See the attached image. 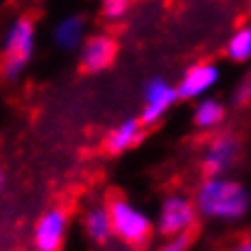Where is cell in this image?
I'll use <instances>...</instances> for the list:
<instances>
[{"mask_svg":"<svg viewBox=\"0 0 251 251\" xmlns=\"http://www.w3.org/2000/svg\"><path fill=\"white\" fill-rule=\"evenodd\" d=\"M193 205L202 217L234 222V220H242L249 212L251 195L247 185H242L239 180H232V178H225V176L205 178L200 183V188L195 190Z\"/></svg>","mask_w":251,"mask_h":251,"instance_id":"obj_1","label":"cell"},{"mask_svg":"<svg viewBox=\"0 0 251 251\" xmlns=\"http://www.w3.org/2000/svg\"><path fill=\"white\" fill-rule=\"evenodd\" d=\"M105 207H107V215H110L112 237H117L122 244L139 251L151 242V234H154L151 220L142 210H137L122 193L112 190L105 200Z\"/></svg>","mask_w":251,"mask_h":251,"instance_id":"obj_2","label":"cell"},{"mask_svg":"<svg viewBox=\"0 0 251 251\" xmlns=\"http://www.w3.org/2000/svg\"><path fill=\"white\" fill-rule=\"evenodd\" d=\"M34 20L32 17H17L2 39V56H0V74L5 81H17L22 71L27 69L32 54H34Z\"/></svg>","mask_w":251,"mask_h":251,"instance_id":"obj_3","label":"cell"},{"mask_svg":"<svg viewBox=\"0 0 251 251\" xmlns=\"http://www.w3.org/2000/svg\"><path fill=\"white\" fill-rule=\"evenodd\" d=\"M239 149L242 142L237 139V134L232 132H217L207 139L205 149H202V159H200V171L205 178H220L227 176L234 161L239 159Z\"/></svg>","mask_w":251,"mask_h":251,"instance_id":"obj_4","label":"cell"},{"mask_svg":"<svg viewBox=\"0 0 251 251\" xmlns=\"http://www.w3.org/2000/svg\"><path fill=\"white\" fill-rule=\"evenodd\" d=\"M195 225H198V210L193 200L180 193L168 195L159 212V234L166 239L178 234H190L195 232Z\"/></svg>","mask_w":251,"mask_h":251,"instance_id":"obj_5","label":"cell"},{"mask_svg":"<svg viewBox=\"0 0 251 251\" xmlns=\"http://www.w3.org/2000/svg\"><path fill=\"white\" fill-rule=\"evenodd\" d=\"M69 229V210L66 207H51L44 212L34 227V249L37 251H59L64 247Z\"/></svg>","mask_w":251,"mask_h":251,"instance_id":"obj_6","label":"cell"},{"mask_svg":"<svg viewBox=\"0 0 251 251\" xmlns=\"http://www.w3.org/2000/svg\"><path fill=\"white\" fill-rule=\"evenodd\" d=\"M178 100V93H176V85H171L164 78H154L149 81L147 90H144V107H142V115H139V122L144 127H151L156 125L168 110L171 105Z\"/></svg>","mask_w":251,"mask_h":251,"instance_id":"obj_7","label":"cell"},{"mask_svg":"<svg viewBox=\"0 0 251 251\" xmlns=\"http://www.w3.org/2000/svg\"><path fill=\"white\" fill-rule=\"evenodd\" d=\"M117 56V42L110 34L88 37L81 49V71L83 74H100L112 66Z\"/></svg>","mask_w":251,"mask_h":251,"instance_id":"obj_8","label":"cell"},{"mask_svg":"<svg viewBox=\"0 0 251 251\" xmlns=\"http://www.w3.org/2000/svg\"><path fill=\"white\" fill-rule=\"evenodd\" d=\"M217 78H220V69L215 64H207V61L195 64L183 74L180 83L176 85V93L183 100H195V98L205 95L212 85L217 83Z\"/></svg>","mask_w":251,"mask_h":251,"instance_id":"obj_9","label":"cell"},{"mask_svg":"<svg viewBox=\"0 0 251 251\" xmlns=\"http://www.w3.org/2000/svg\"><path fill=\"white\" fill-rule=\"evenodd\" d=\"M142 139H144V125L139 122V117H129V120H125L122 125H117L107 134L105 151L112 154V156H117V154H125V151L139 147Z\"/></svg>","mask_w":251,"mask_h":251,"instance_id":"obj_10","label":"cell"},{"mask_svg":"<svg viewBox=\"0 0 251 251\" xmlns=\"http://www.w3.org/2000/svg\"><path fill=\"white\" fill-rule=\"evenodd\" d=\"M83 225H85L88 237H90L95 244L105 247V244L112 239V227H110V215H107L105 202H93L90 207H85Z\"/></svg>","mask_w":251,"mask_h":251,"instance_id":"obj_11","label":"cell"},{"mask_svg":"<svg viewBox=\"0 0 251 251\" xmlns=\"http://www.w3.org/2000/svg\"><path fill=\"white\" fill-rule=\"evenodd\" d=\"M83 34H85V17L83 15H66L56 27H54V42L71 51L76 49L81 42H83Z\"/></svg>","mask_w":251,"mask_h":251,"instance_id":"obj_12","label":"cell"},{"mask_svg":"<svg viewBox=\"0 0 251 251\" xmlns=\"http://www.w3.org/2000/svg\"><path fill=\"white\" fill-rule=\"evenodd\" d=\"M222 120H225V107H222V102L215 100V98H205V100L195 107V112H193V122H195V127L202 129V132L217 129V127L222 125Z\"/></svg>","mask_w":251,"mask_h":251,"instance_id":"obj_13","label":"cell"},{"mask_svg":"<svg viewBox=\"0 0 251 251\" xmlns=\"http://www.w3.org/2000/svg\"><path fill=\"white\" fill-rule=\"evenodd\" d=\"M227 56L237 64H244V61H251V25H244L239 27L229 42H227Z\"/></svg>","mask_w":251,"mask_h":251,"instance_id":"obj_14","label":"cell"},{"mask_svg":"<svg viewBox=\"0 0 251 251\" xmlns=\"http://www.w3.org/2000/svg\"><path fill=\"white\" fill-rule=\"evenodd\" d=\"M129 2L132 0H100V7L107 20H120L129 10Z\"/></svg>","mask_w":251,"mask_h":251,"instance_id":"obj_15","label":"cell"},{"mask_svg":"<svg viewBox=\"0 0 251 251\" xmlns=\"http://www.w3.org/2000/svg\"><path fill=\"white\" fill-rule=\"evenodd\" d=\"M232 102H234L237 107H247V105H251V74H247V76L242 78L239 88H237L234 95H232Z\"/></svg>","mask_w":251,"mask_h":251,"instance_id":"obj_16","label":"cell"},{"mask_svg":"<svg viewBox=\"0 0 251 251\" xmlns=\"http://www.w3.org/2000/svg\"><path fill=\"white\" fill-rule=\"evenodd\" d=\"M190 242H193V232L190 234H178V237H171L166 244L159 247L156 251H188Z\"/></svg>","mask_w":251,"mask_h":251,"instance_id":"obj_17","label":"cell"},{"mask_svg":"<svg viewBox=\"0 0 251 251\" xmlns=\"http://www.w3.org/2000/svg\"><path fill=\"white\" fill-rule=\"evenodd\" d=\"M227 251H251V237L244 239V242H239V244H234L232 249H227Z\"/></svg>","mask_w":251,"mask_h":251,"instance_id":"obj_18","label":"cell"},{"mask_svg":"<svg viewBox=\"0 0 251 251\" xmlns=\"http://www.w3.org/2000/svg\"><path fill=\"white\" fill-rule=\"evenodd\" d=\"M0 188H2V171H0Z\"/></svg>","mask_w":251,"mask_h":251,"instance_id":"obj_19","label":"cell"},{"mask_svg":"<svg viewBox=\"0 0 251 251\" xmlns=\"http://www.w3.org/2000/svg\"><path fill=\"white\" fill-rule=\"evenodd\" d=\"M249 5H251V0H249Z\"/></svg>","mask_w":251,"mask_h":251,"instance_id":"obj_20","label":"cell"}]
</instances>
